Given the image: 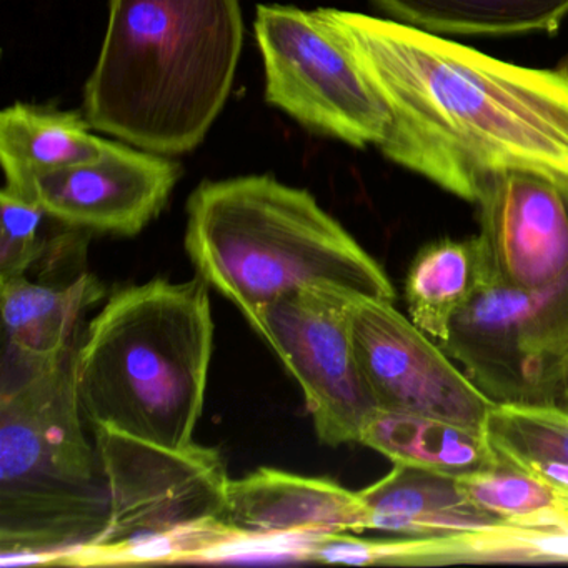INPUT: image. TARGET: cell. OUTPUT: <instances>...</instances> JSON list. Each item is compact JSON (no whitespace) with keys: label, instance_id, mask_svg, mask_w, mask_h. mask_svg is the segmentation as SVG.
Here are the masks:
<instances>
[{"label":"cell","instance_id":"cell-20","mask_svg":"<svg viewBox=\"0 0 568 568\" xmlns=\"http://www.w3.org/2000/svg\"><path fill=\"white\" fill-rule=\"evenodd\" d=\"M485 434L498 462L568 490V412L557 405L495 404Z\"/></svg>","mask_w":568,"mask_h":568},{"label":"cell","instance_id":"cell-22","mask_svg":"<svg viewBox=\"0 0 568 568\" xmlns=\"http://www.w3.org/2000/svg\"><path fill=\"white\" fill-rule=\"evenodd\" d=\"M248 540L222 520L202 521L169 534L99 547L84 545L49 555L48 565L101 567V565L151 564V561H192L214 558L215 554Z\"/></svg>","mask_w":568,"mask_h":568},{"label":"cell","instance_id":"cell-4","mask_svg":"<svg viewBox=\"0 0 568 568\" xmlns=\"http://www.w3.org/2000/svg\"><path fill=\"white\" fill-rule=\"evenodd\" d=\"M185 251L244 317L312 285L397 297L384 268L311 192L271 175L199 185L189 199Z\"/></svg>","mask_w":568,"mask_h":568},{"label":"cell","instance_id":"cell-8","mask_svg":"<svg viewBox=\"0 0 568 568\" xmlns=\"http://www.w3.org/2000/svg\"><path fill=\"white\" fill-rule=\"evenodd\" d=\"M348 292L312 285L245 317L301 385L315 432L331 447L358 442L378 408L355 354Z\"/></svg>","mask_w":568,"mask_h":568},{"label":"cell","instance_id":"cell-23","mask_svg":"<svg viewBox=\"0 0 568 568\" xmlns=\"http://www.w3.org/2000/svg\"><path fill=\"white\" fill-rule=\"evenodd\" d=\"M297 548L298 558L324 564L348 565H437L438 537L407 540H362L348 534L315 535Z\"/></svg>","mask_w":568,"mask_h":568},{"label":"cell","instance_id":"cell-1","mask_svg":"<svg viewBox=\"0 0 568 568\" xmlns=\"http://www.w3.org/2000/svg\"><path fill=\"white\" fill-rule=\"evenodd\" d=\"M390 112L378 149L467 202L507 171L568 178V68L498 61L387 19L317 9Z\"/></svg>","mask_w":568,"mask_h":568},{"label":"cell","instance_id":"cell-2","mask_svg":"<svg viewBox=\"0 0 568 568\" xmlns=\"http://www.w3.org/2000/svg\"><path fill=\"white\" fill-rule=\"evenodd\" d=\"M242 42L239 0H112L89 124L155 154L194 151L227 102Z\"/></svg>","mask_w":568,"mask_h":568},{"label":"cell","instance_id":"cell-16","mask_svg":"<svg viewBox=\"0 0 568 568\" xmlns=\"http://www.w3.org/2000/svg\"><path fill=\"white\" fill-rule=\"evenodd\" d=\"M75 112L14 104L0 114V161L6 187L34 195V184L49 172L94 161L108 141L91 134Z\"/></svg>","mask_w":568,"mask_h":568},{"label":"cell","instance_id":"cell-25","mask_svg":"<svg viewBox=\"0 0 568 568\" xmlns=\"http://www.w3.org/2000/svg\"><path fill=\"white\" fill-rule=\"evenodd\" d=\"M551 405H557V407L568 412V364L565 367L564 375H561L560 384H558L557 392H555L554 404Z\"/></svg>","mask_w":568,"mask_h":568},{"label":"cell","instance_id":"cell-5","mask_svg":"<svg viewBox=\"0 0 568 568\" xmlns=\"http://www.w3.org/2000/svg\"><path fill=\"white\" fill-rule=\"evenodd\" d=\"M0 395L2 565L44 564L94 544L108 524V484L84 432L75 348L51 362L18 358Z\"/></svg>","mask_w":568,"mask_h":568},{"label":"cell","instance_id":"cell-9","mask_svg":"<svg viewBox=\"0 0 568 568\" xmlns=\"http://www.w3.org/2000/svg\"><path fill=\"white\" fill-rule=\"evenodd\" d=\"M94 434L109 514L91 545L111 547L221 520L231 484L221 452L197 444L164 447L109 428Z\"/></svg>","mask_w":568,"mask_h":568},{"label":"cell","instance_id":"cell-19","mask_svg":"<svg viewBox=\"0 0 568 568\" xmlns=\"http://www.w3.org/2000/svg\"><path fill=\"white\" fill-rule=\"evenodd\" d=\"M484 257L477 237L437 239L415 255L405 278L412 322L438 345L450 337L452 322L480 282Z\"/></svg>","mask_w":568,"mask_h":568},{"label":"cell","instance_id":"cell-7","mask_svg":"<svg viewBox=\"0 0 568 568\" xmlns=\"http://www.w3.org/2000/svg\"><path fill=\"white\" fill-rule=\"evenodd\" d=\"M255 36L268 104L354 148L381 145L390 125L387 104L317 11L258 6Z\"/></svg>","mask_w":568,"mask_h":568},{"label":"cell","instance_id":"cell-24","mask_svg":"<svg viewBox=\"0 0 568 568\" xmlns=\"http://www.w3.org/2000/svg\"><path fill=\"white\" fill-rule=\"evenodd\" d=\"M0 281H6L26 275L44 254L41 229L49 214L34 195L12 191L6 185L0 192Z\"/></svg>","mask_w":568,"mask_h":568},{"label":"cell","instance_id":"cell-14","mask_svg":"<svg viewBox=\"0 0 568 568\" xmlns=\"http://www.w3.org/2000/svg\"><path fill=\"white\" fill-rule=\"evenodd\" d=\"M361 495L371 514V530L444 537L504 525L468 497L458 478L407 465L394 464Z\"/></svg>","mask_w":568,"mask_h":568},{"label":"cell","instance_id":"cell-15","mask_svg":"<svg viewBox=\"0 0 568 568\" xmlns=\"http://www.w3.org/2000/svg\"><path fill=\"white\" fill-rule=\"evenodd\" d=\"M95 275H79L64 287L29 281L28 275L0 281L6 338L24 362L55 361L74 347L79 318L104 297Z\"/></svg>","mask_w":568,"mask_h":568},{"label":"cell","instance_id":"cell-13","mask_svg":"<svg viewBox=\"0 0 568 568\" xmlns=\"http://www.w3.org/2000/svg\"><path fill=\"white\" fill-rule=\"evenodd\" d=\"M221 520L248 540L371 530L361 491L275 468L231 480Z\"/></svg>","mask_w":568,"mask_h":568},{"label":"cell","instance_id":"cell-3","mask_svg":"<svg viewBox=\"0 0 568 568\" xmlns=\"http://www.w3.org/2000/svg\"><path fill=\"white\" fill-rule=\"evenodd\" d=\"M211 285L154 278L118 288L75 348L92 428L171 448L194 444L214 348Z\"/></svg>","mask_w":568,"mask_h":568},{"label":"cell","instance_id":"cell-10","mask_svg":"<svg viewBox=\"0 0 568 568\" xmlns=\"http://www.w3.org/2000/svg\"><path fill=\"white\" fill-rule=\"evenodd\" d=\"M347 305L358 365L378 407L485 430L495 402L394 302L348 292Z\"/></svg>","mask_w":568,"mask_h":568},{"label":"cell","instance_id":"cell-6","mask_svg":"<svg viewBox=\"0 0 568 568\" xmlns=\"http://www.w3.org/2000/svg\"><path fill=\"white\" fill-rule=\"evenodd\" d=\"M481 257L480 282L440 347L495 404L551 405L568 364V278L525 292Z\"/></svg>","mask_w":568,"mask_h":568},{"label":"cell","instance_id":"cell-11","mask_svg":"<svg viewBox=\"0 0 568 568\" xmlns=\"http://www.w3.org/2000/svg\"><path fill=\"white\" fill-rule=\"evenodd\" d=\"M475 204L478 245L501 281L540 292L568 278V178L501 172L485 182Z\"/></svg>","mask_w":568,"mask_h":568},{"label":"cell","instance_id":"cell-18","mask_svg":"<svg viewBox=\"0 0 568 568\" xmlns=\"http://www.w3.org/2000/svg\"><path fill=\"white\" fill-rule=\"evenodd\" d=\"M395 21L430 34L508 36L555 32L568 0H374Z\"/></svg>","mask_w":568,"mask_h":568},{"label":"cell","instance_id":"cell-21","mask_svg":"<svg viewBox=\"0 0 568 568\" xmlns=\"http://www.w3.org/2000/svg\"><path fill=\"white\" fill-rule=\"evenodd\" d=\"M458 481L485 514L508 527H568V490L520 468L498 462Z\"/></svg>","mask_w":568,"mask_h":568},{"label":"cell","instance_id":"cell-12","mask_svg":"<svg viewBox=\"0 0 568 568\" xmlns=\"http://www.w3.org/2000/svg\"><path fill=\"white\" fill-rule=\"evenodd\" d=\"M179 178L171 159L108 141L94 161L39 178L34 197L68 227L135 235L161 214Z\"/></svg>","mask_w":568,"mask_h":568},{"label":"cell","instance_id":"cell-17","mask_svg":"<svg viewBox=\"0 0 568 568\" xmlns=\"http://www.w3.org/2000/svg\"><path fill=\"white\" fill-rule=\"evenodd\" d=\"M358 444L374 448L394 464L455 478L498 464L485 430L388 408L374 412Z\"/></svg>","mask_w":568,"mask_h":568}]
</instances>
